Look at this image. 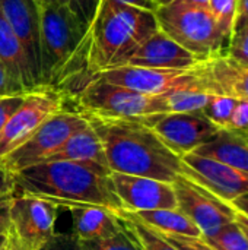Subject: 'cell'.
<instances>
[{"instance_id": "obj_18", "label": "cell", "mask_w": 248, "mask_h": 250, "mask_svg": "<svg viewBox=\"0 0 248 250\" xmlns=\"http://www.w3.org/2000/svg\"><path fill=\"white\" fill-rule=\"evenodd\" d=\"M0 60L4 64L10 83L18 95L37 91L31 78L22 45L0 7Z\"/></svg>"}, {"instance_id": "obj_4", "label": "cell", "mask_w": 248, "mask_h": 250, "mask_svg": "<svg viewBox=\"0 0 248 250\" xmlns=\"http://www.w3.org/2000/svg\"><path fill=\"white\" fill-rule=\"evenodd\" d=\"M158 29L151 10L123 3H101L86 35L89 75L127 64L134 51Z\"/></svg>"}, {"instance_id": "obj_20", "label": "cell", "mask_w": 248, "mask_h": 250, "mask_svg": "<svg viewBox=\"0 0 248 250\" xmlns=\"http://www.w3.org/2000/svg\"><path fill=\"white\" fill-rule=\"evenodd\" d=\"M193 152L213 158L248 174V139L227 129H219L210 141L200 145Z\"/></svg>"}, {"instance_id": "obj_22", "label": "cell", "mask_w": 248, "mask_h": 250, "mask_svg": "<svg viewBox=\"0 0 248 250\" xmlns=\"http://www.w3.org/2000/svg\"><path fill=\"white\" fill-rule=\"evenodd\" d=\"M129 212V211H127ZM133 218L145 224L146 227L161 233L187 237H202L197 226L178 208L175 209H152L129 212Z\"/></svg>"}, {"instance_id": "obj_16", "label": "cell", "mask_w": 248, "mask_h": 250, "mask_svg": "<svg viewBox=\"0 0 248 250\" xmlns=\"http://www.w3.org/2000/svg\"><path fill=\"white\" fill-rule=\"evenodd\" d=\"M200 60L161 29L151 35L129 59L127 64L153 69H189Z\"/></svg>"}, {"instance_id": "obj_11", "label": "cell", "mask_w": 248, "mask_h": 250, "mask_svg": "<svg viewBox=\"0 0 248 250\" xmlns=\"http://www.w3.org/2000/svg\"><path fill=\"white\" fill-rule=\"evenodd\" d=\"M61 110V98L53 91H34L26 94L22 105L0 130V160L25 144L48 117Z\"/></svg>"}, {"instance_id": "obj_17", "label": "cell", "mask_w": 248, "mask_h": 250, "mask_svg": "<svg viewBox=\"0 0 248 250\" xmlns=\"http://www.w3.org/2000/svg\"><path fill=\"white\" fill-rule=\"evenodd\" d=\"M202 67L213 94L248 101V66L218 53L203 59Z\"/></svg>"}, {"instance_id": "obj_27", "label": "cell", "mask_w": 248, "mask_h": 250, "mask_svg": "<svg viewBox=\"0 0 248 250\" xmlns=\"http://www.w3.org/2000/svg\"><path fill=\"white\" fill-rule=\"evenodd\" d=\"M88 250H143L137 240L121 226V230L111 237L83 242Z\"/></svg>"}, {"instance_id": "obj_24", "label": "cell", "mask_w": 248, "mask_h": 250, "mask_svg": "<svg viewBox=\"0 0 248 250\" xmlns=\"http://www.w3.org/2000/svg\"><path fill=\"white\" fill-rule=\"evenodd\" d=\"M168 113L202 111L212 97V92L202 89H175L165 92Z\"/></svg>"}, {"instance_id": "obj_1", "label": "cell", "mask_w": 248, "mask_h": 250, "mask_svg": "<svg viewBox=\"0 0 248 250\" xmlns=\"http://www.w3.org/2000/svg\"><path fill=\"white\" fill-rule=\"evenodd\" d=\"M110 170L96 163L45 161L13 174L15 195L63 208L98 207L118 215L123 205L110 180Z\"/></svg>"}, {"instance_id": "obj_12", "label": "cell", "mask_w": 248, "mask_h": 250, "mask_svg": "<svg viewBox=\"0 0 248 250\" xmlns=\"http://www.w3.org/2000/svg\"><path fill=\"white\" fill-rule=\"evenodd\" d=\"M181 161L183 176L224 202L232 204L248 193V174L241 170L194 152L183 155Z\"/></svg>"}, {"instance_id": "obj_36", "label": "cell", "mask_w": 248, "mask_h": 250, "mask_svg": "<svg viewBox=\"0 0 248 250\" xmlns=\"http://www.w3.org/2000/svg\"><path fill=\"white\" fill-rule=\"evenodd\" d=\"M248 28V0H238L237 3V12L232 26V34Z\"/></svg>"}, {"instance_id": "obj_19", "label": "cell", "mask_w": 248, "mask_h": 250, "mask_svg": "<svg viewBox=\"0 0 248 250\" xmlns=\"http://www.w3.org/2000/svg\"><path fill=\"white\" fill-rule=\"evenodd\" d=\"M73 218V234L82 242L101 240L121 230L118 215L98 207H76L69 209Z\"/></svg>"}, {"instance_id": "obj_3", "label": "cell", "mask_w": 248, "mask_h": 250, "mask_svg": "<svg viewBox=\"0 0 248 250\" xmlns=\"http://www.w3.org/2000/svg\"><path fill=\"white\" fill-rule=\"evenodd\" d=\"M88 28L66 3L39 4L41 89L64 98L89 78L86 66Z\"/></svg>"}, {"instance_id": "obj_41", "label": "cell", "mask_w": 248, "mask_h": 250, "mask_svg": "<svg viewBox=\"0 0 248 250\" xmlns=\"http://www.w3.org/2000/svg\"><path fill=\"white\" fill-rule=\"evenodd\" d=\"M232 207L237 209V212H241V214H244V215L248 217V193L240 196V198H237L232 202Z\"/></svg>"}, {"instance_id": "obj_21", "label": "cell", "mask_w": 248, "mask_h": 250, "mask_svg": "<svg viewBox=\"0 0 248 250\" xmlns=\"http://www.w3.org/2000/svg\"><path fill=\"white\" fill-rule=\"evenodd\" d=\"M47 161L96 163L108 168L102 144L89 125L73 133Z\"/></svg>"}, {"instance_id": "obj_5", "label": "cell", "mask_w": 248, "mask_h": 250, "mask_svg": "<svg viewBox=\"0 0 248 250\" xmlns=\"http://www.w3.org/2000/svg\"><path fill=\"white\" fill-rule=\"evenodd\" d=\"M63 105L73 104V113L115 119L140 120L146 116L168 113L165 95L142 94L120 85L89 78L77 91L61 98Z\"/></svg>"}, {"instance_id": "obj_9", "label": "cell", "mask_w": 248, "mask_h": 250, "mask_svg": "<svg viewBox=\"0 0 248 250\" xmlns=\"http://www.w3.org/2000/svg\"><path fill=\"white\" fill-rule=\"evenodd\" d=\"M178 157L193 152L219 130L202 111L162 113L140 119Z\"/></svg>"}, {"instance_id": "obj_13", "label": "cell", "mask_w": 248, "mask_h": 250, "mask_svg": "<svg viewBox=\"0 0 248 250\" xmlns=\"http://www.w3.org/2000/svg\"><path fill=\"white\" fill-rule=\"evenodd\" d=\"M10 231L29 249L39 250L56 234L57 207L35 198L15 195L9 205Z\"/></svg>"}, {"instance_id": "obj_26", "label": "cell", "mask_w": 248, "mask_h": 250, "mask_svg": "<svg viewBox=\"0 0 248 250\" xmlns=\"http://www.w3.org/2000/svg\"><path fill=\"white\" fill-rule=\"evenodd\" d=\"M238 101L240 100H235V98H231L227 95L212 94L210 100L208 101V104L205 105L202 113L212 123H215L219 129H225Z\"/></svg>"}, {"instance_id": "obj_31", "label": "cell", "mask_w": 248, "mask_h": 250, "mask_svg": "<svg viewBox=\"0 0 248 250\" xmlns=\"http://www.w3.org/2000/svg\"><path fill=\"white\" fill-rule=\"evenodd\" d=\"M39 250H88V248L73 233H56Z\"/></svg>"}, {"instance_id": "obj_29", "label": "cell", "mask_w": 248, "mask_h": 250, "mask_svg": "<svg viewBox=\"0 0 248 250\" xmlns=\"http://www.w3.org/2000/svg\"><path fill=\"white\" fill-rule=\"evenodd\" d=\"M99 3L101 0H66V4L79 18V21L88 28V31L96 16Z\"/></svg>"}, {"instance_id": "obj_37", "label": "cell", "mask_w": 248, "mask_h": 250, "mask_svg": "<svg viewBox=\"0 0 248 250\" xmlns=\"http://www.w3.org/2000/svg\"><path fill=\"white\" fill-rule=\"evenodd\" d=\"M15 193V182L13 174L0 166V198Z\"/></svg>"}, {"instance_id": "obj_8", "label": "cell", "mask_w": 248, "mask_h": 250, "mask_svg": "<svg viewBox=\"0 0 248 250\" xmlns=\"http://www.w3.org/2000/svg\"><path fill=\"white\" fill-rule=\"evenodd\" d=\"M86 126L88 122L83 116L61 110L48 117L25 144L0 160V166L10 173H16L34 164L44 163L73 133Z\"/></svg>"}, {"instance_id": "obj_28", "label": "cell", "mask_w": 248, "mask_h": 250, "mask_svg": "<svg viewBox=\"0 0 248 250\" xmlns=\"http://www.w3.org/2000/svg\"><path fill=\"white\" fill-rule=\"evenodd\" d=\"M238 0H209V10L212 12L213 18L216 19L219 28L231 40L232 37V26L237 12Z\"/></svg>"}, {"instance_id": "obj_23", "label": "cell", "mask_w": 248, "mask_h": 250, "mask_svg": "<svg viewBox=\"0 0 248 250\" xmlns=\"http://www.w3.org/2000/svg\"><path fill=\"white\" fill-rule=\"evenodd\" d=\"M120 224L137 240L143 250H178L174 248L167 239H164L158 231L146 227L136 218H133L127 211L118 214Z\"/></svg>"}, {"instance_id": "obj_14", "label": "cell", "mask_w": 248, "mask_h": 250, "mask_svg": "<svg viewBox=\"0 0 248 250\" xmlns=\"http://www.w3.org/2000/svg\"><path fill=\"white\" fill-rule=\"evenodd\" d=\"M110 180L123 205V211L139 212L177 208V196L172 183L114 171L110 173Z\"/></svg>"}, {"instance_id": "obj_25", "label": "cell", "mask_w": 248, "mask_h": 250, "mask_svg": "<svg viewBox=\"0 0 248 250\" xmlns=\"http://www.w3.org/2000/svg\"><path fill=\"white\" fill-rule=\"evenodd\" d=\"M203 240L215 250H248L247 236L235 221L227 224L215 236Z\"/></svg>"}, {"instance_id": "obj_32", "label": "cell", "mask_w": 248, "mask_h": 250, "mask_svg": "<svg viewBox=\"0 0 248 250\" xmlns=\"http://www.w3.org/2000/svg\"><path fill=\"white\" fill-rule=\"evenodd\" d=\"M227 130L248 139V101H238L225 127Z\"/></svg>"}, {"instance_id": "obj_35", "label": "cell", "mask_w": 248, "mask_h": 250, "mask_svg": "<svg viewBox=\"0 0 248 250\" xmlns=\"http://www.w3.org/2000/svg\"><path fill=\"white\" fill-rule=\"evenodd\" d=\"M13 196H15V193L0 198V234H9V231H10L9 205H10Z\"/></svg>"}, {"instance_id": "obj_39", "label": "cell", "mask_w": 248, "mask_h": 250, "mask_svg": "<svg viewBox=\"0 0 248 250\" xmlns=\"http://www.w3.org/2000/svg\"><path fill=\"white\" fill-rule=\"evenodd\" d=\"M6 95H18L10 83L7 70L4 67V64L0 60V97H6Z\"/></svg>"}, {"instance_id": "obj_40", "label": "cell", "mask_w": 248, "mask_h": 250, "mask_svg": "<svg viewBox=\"0 0 248 250\" xmlns=\"http://www.w3.org/2000/svg\"><path fill=\"white\" fill-rule=\"evenodd\" d=\"M7 249L9 250H32L29 249L25 243H22L12 231H9L7 234Z\"/></svg>"}, {"instance_id": "obj_6", "label": "cell", "mask_w": 248, "mask_h": 250, "mask_svg": "<svg viewBox=\"0 0 248 250\" xmlns=\"http://www.w3.org/2000/svg\"><path fill=\"white\" fill-rule=\"evenodd\" d=\"M153 13L159 29L197 57L227 53L229 38L222 32L209 7L175 0L158 6Z\"/></svg>"}, {"instance_id": "obj_44", "label": "cell", "mask_w": 248, "mask_h": 250, "mask_svg": "<svg viewBox=\"0 0 248 250\" xmlns=\"http://www.w3.org/2000/svg\"><path fill=\"white\" fill-rule=\"evenodd\" d=\"M54 3H66V0H41V4H54Z\"/></svg>"}, {"instance_id": "obj_38", "label": "cell", "mask_w": 248, "mask_h": 250, "mask_svg": "<svg viewBox=\"0 0 248 250\" xmlns=\"http://www.w3.org/2000/svg\"><path fill=\"white\" fill-rule=\"evenodd\" d=\"M101 3H123V4H130V6H136L140 9H146L151 12H155L158 9L155 0H101Z\"/></svg>"}, {"instance_id": "obj_30", "label": "cell", "mask_w": 248, "mask_h": 250, "mask_svg": "<svg viewBox=\"0 0 248 250\" xmlns=\"http://www.w3.org/2000/svg\"><path fill=\"white\" fill-rule=\"evenodd\" d=\"M227 54L235 62L248 66V28L232 34L227 48Z\"/></svg>"}, {"instance_id": "obj_42", "label": "cell", "mask_w": 248, "mask_h": 250, "mask_svg": "<svg viewBox=\"0 0 248 250\" xmlns=\"http://www.w3.org/2000/svg\"><path fill=\"white\" fill-rule=\"evenodd\" d=\"M235 223L240 226V229L244 231V234L247 236L248 239V217L241 214V212H237V217H235Z\"/></svg>"}, {"instance_id": "obj_34", "label": "cell", "mask_w": 248, "mask_h": 250, "mask_svg": "<svg viewBox=\"0 0 248 250\" xmlns=\"http://www.w3.org/2000/svg\"><path fill=\"white\" fill-rule=\"evenodd\" d=\"M26 94L23 95H6L0 97V130L12 117V114L22 105Z\"/></svg>"}, {"instance_id": "obj_45", "label": "cell", "mask_w": 248, "mask_h": 250, "mask_svg": "<svg viewBox=\"0 0 248 250\" xmlns=\"http://www.w3.org/2000/svg\"><path fill=\"white\" fill-rule=\"evenodd\" d=\"M35 1H38V3H39V4H41V0H35Z\"/></svg>"}, {"instance_id": "obj_43", "label": "cell", "mask_w": 248, "mask_h": 250, "mask_svg": "<svg viewBox=\"0 0 248 250\" xmlns=\"http://www.w3.org/2000/svg\"><path fill=\"white\" fill-rule=\"evenodd\" d=\"M7 248V234H0V250Z\"/></svg>"}, {"instance_id": "obj_10", "label": "cell", "mask_w": 248, "mask_h": 250, "mask_svg": "<svg viewBox=\"0 0 248 250\" xmlns=\"http://www.w3.org/2000/svg\"><path fill=\"white\" fill-rule=\"evenodd\" d=\"M172 186L177 196V208L197 226L202 239L215 236L227 224L235 221L237 209L232 204L221 201L186 176H178Z\"/></svg>"}, {"instance_id": "obj_7", "label": "cell", "mask_w": 248, "mask_h": 250, "mask_svg": "<svg viewBox=\"0 0 248 250\" xmlns=\"http://www.w3.org/2000/svg\"><path fill=\"white\" fill-rule=\"evenodd\" d=\"M94 76L149 95H161L175 89H202L212 92L202 67V60L189 69H153L124 64L102 70Z\"/></svg>"}, {"instance_id": "obj_15", "label": "cell", "mask_w": 248, "mask_h": 250, "mask_svg": "<svg viewBox=\"0 0 248 250\" xmlns=\"http://www.w3.org/2000/svg\"><path fill=\"white\" fill-rule=\"evenodd\" d=\"M0 7L22 45L31 78L39 91V3L35 0H0Z\"/></svg>"}, {"instance_id": "obj_33", "label": "cell", "mask_w": 248, "mask_h": 250, "mask_svg": "<svg viewBox=\"0 0 248 250\" xmlns=\"http://www.w3.org/2000/svg\"><path fill=\"white\" fill-rule=\"evenodd\" d=\"M161 236L178 250H215L202 237H187V236H174V234H161Z\"/></svg>"}, {"instance_id": "obj_2", "label": "cell", "mask_w": 248, "mask_h": 250, "mask_svg": "<svg viewBox=\"0 0 248 250\" xmlns=\"http://www.w3.org/2000/svg\"><path fill=\"white\" fill-rule=\"evenodd\" d=\"M98 135L110 171L174 183L183 174L181 157L140 120L80 114Z\"/></svg>"}, {"instance_id": "obj_46", "label": "cell", "mask_w": 248, "mask_h": 250, "mask_svg": "<svg viewBox=\"0 0 248 250\" xmlns=\"http://www.w3.org/2000/svg\"><path fill=\"white\" fill-rule=\"evenodd\" d=\"M4 250H9V249H7V248H6V249H4Z\"/></svg>"}]
</instances>
